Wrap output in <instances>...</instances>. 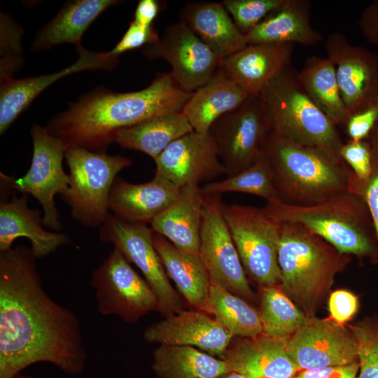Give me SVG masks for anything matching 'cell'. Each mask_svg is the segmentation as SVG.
<instances>
[{
    "label": "cell",
    "mask_w": 378,
    "mask_h": 378,
    "mask_svg": "<svg viewBox=\"0 0 378 378\" xmlns=\"http://www.w3.org/2000/svg\"><path fill=\"white\" fill-rule=\"evenodd\" d=\"M31 248L0 252V378H14L36 363L69 374L85 368L80 324L45 290Z\"/></svg>",
    "instance_id": "1"
},
{
    "label": "cell",
    "mask_w": 378,
    "mask_h": 378,
    "mask_svg": "<svg viewBox=\"0 0 378 378\" xmlns=\"http://www.w3.org/2000/svg\"><path fill=\"white\" fill-rule=\"evenodd\" d=\"M191 95L178 87L169 72L158 74L148 86L135 92L98 87L54 116L46 128L66 149L106 153L118 131L160 115L181 112Z\"/></svg>",
    "instance_id": "2"
},
{
    "label": "cell",
    "mask_w": 378,
    "mask_h": 378,
    "mask_svg": "<svg viewBox=\"0 0 378 378\" xmlns=\"http://www.w3.org/2000/svg\"><path fill=\"white\" fill-rule=\"evenodd\" d=\"M264 155L281 202L310 206L348 190L351 169L323 148L293 141L273 132Z\"/></svg>",
    "instance_id": "3"
},
{
    "label": "cell",
    "mask_w": 378,
    "mask_h": 378,
    "mask_svg": "<svg viewBox=\"0 0 378 378\" xmlns=\"http://www.w3.org/2000/svg\"><path fill=\"white\" fill-rule=\"evenodd\" d=\"M350 260L351 255L340 253L303 226L281 223L278 245L281 275L279 286L309 318L315 316L336 274Z\"/></svg>",
    "instance_id": "4"
},
{
    "label": "cell",
    "mask_w": 378,
    "mask_h": 378,
    "mask_svg": "<svg viewBox=\"0 0 378 378\" xmlns=\"http://www.w3.org/2000/svg\"><path fill=\"white\" fill-rule=\"evenodd\" d=\"M263 208L281 223L303 226L342 253L378 262V244L369 210L349 190L314 205L294 206L276 199L267 201Z\"/></svg>",
    "instance_id": "5"
},
{
    "label": "cell",
    "mask_w": 378,
    "mask_h": 378,
    "mask_svg": "<svg viewBox=\"0 0 378 378\" xmlns=\"http://www.w3.org/2000/svg\"><path fill=\"white\" fill-rule=\"evenodd\" d=\"M259 95L273 132L340 156L344 141L337 126L310 99L298 71L290 64L272 78Z\"/></svg>",
    "instance_id": "6"
},
{
    "label": "cell",
    "mask_w": 378,
    "mask_h": 378,
    "mask_svg": "<svg viewBox=\"0 0 378 378\" xmlns=\"http://www.w3.org/2000/svg\"><path fill=\"white\" fill-rule=\"evenodd\" d=\"M69 185L61 196L73 219L88 227H100L109 212L108 197L118 174L132 164L130 158L95 153L80 147L66 149Z\"/></svg>",
    "instance_id": "7"
},
{
    "label": "cell",
    "mask_w": 378,
    "mask_h": 378,
    "mask_svg": "<svg viewBox=\"0 0 378 378\" xmlns=\"http://www.w3.org/2000/svg\"><path fill=\"white\" fill-rule=\"evenodd\" d=\"M221 211L247 277L259 287L279 285L281 223L263 207L222 202Z\"/></svg>",
    "instance_id": "8"
},
{
    "label": "cell",
    "mask_w": 378,
    "mask_h": 378,
    "mask_svg": "<svg viewBox=\"0 0 378 378\" xmlns=\"http://www.w3.org/2000/svg\"><path fill=\"white\" fill-rule=\"evenodd\" d=\"M30 134L33 154L30 167L22 176L15 178L0 172L1 185L4 188L30 194L43 209L45 227L55 231L62 224L55 204V195H62L69 185V176L62 166L66 148L51 135L46 127L34 123Z\"/></svg>",
    "instance_id": "9"
},
{
    "label": "cell",
    "mask_w": 378,
    "mask_h": 378,
    "mask_svg": "<svg viewBox=\"0 0 378 378\" xmlns=\"http://www.w3.org/2000/svg\"><path fill=\"white\" fill-rule=\"evenodd\" d=\"M272 132L259 94L250 96L212 125L209 133L227 177L249 167L263 155Z\"/></svg>",
    "instance_id": "10"
},
{
    "label": "cell",
    "mask_w": 378,
    "mask_h": 378,
    "mask_svg": "<svg viewBox=\"0 0 378 378\" xmlns=\"http://www.w3.org/2000/svg\"><path fill=\"white\" fill-rule=\"evenodd\" d=\"M97 309L134 324L152 311L158 312V298L145 279L116 248L92 273Z\"/></svg>",
    "instance_id": "11"
},
{
    "label": "cell",
    "mask_w": 378,
    "mask_h": 378,
    "mask_svg": "<svg viewBox=\"0 0 378 378\" xmlns=\"http://www.w3.org/2000/svg\"><path fill=\"white\" fill-rule=\"evenodd\" d=\"M153 234L147 225L127 222L111 213L99 229V239L113 244L140 270L158 298V312L166 317L183 310V304L169 281L155 248Z\"/></svg>",
    "instance_id": "12"
},
{
    "label": "cell",
    "mask_w": 378,
    "mask_h": 378,
    "mask_svg": "<svg viewBox=\"0 0 378 378\" xmlns=\"http://www.w3.org/2000/svg\"><path fill=\"white\" fill-rule=\"evenodd\" d=\"M199 254L210 279L242 298L253 292L221 211L220 195H204Z\"/></svg>",
    "instance_id": "13"
},
{
    "label": "cell",
    "mask_w": 378,
    "mask_h": 378,
    "mask_svg": "<svg viewBox=\"0 0 378 378\" xmlns=\"http://www.w3.org/2000/svg\"><path fill=\"white\" fill-rule=\"evenodd\" d=\"M148 59L167 61L169 72L178 87L192 93L206 84L218 71L220 59L183 22L167 27L158 41L144 47Z\"/></svg>",
    "instance_id": "14"
},
{
    "label": "cell",
    "mask_w": 378,
    "mask_h": 378,
    "mask_svg": "<svg viewBox=\"0 0 378 378\" xmlns=\"http://www.w3.org/2000/svg\"><path fill=\"white\" fill-rule=\"evenodd\" d=\"M333 63L349 116L378 102V55L349 43L342 33H330L325 43Z\"/></svg>",
    "instance_id": "15"
},
{
    "label": "cell",
    "mask_w": 378,
    "mask_h": 378,
    "mask_svg": "<svg viewBox=\"0 0 378 378\" xmlns=\"http://www.w3.org/2000/svg\"><path fill=\"white\" fill-rule=\"evenodd\" d=\"M286 349L299 371L358 361L354 334L329 318H309L287 338Z\"/></svg>",
    "instance_id": "16"
},
{
    "label": "cell",
    "mask_w": 378,
    "mask_h": 378,
    "mask_svg": "<svg viewBox=\"0 0 378 378\" xmlns=\"http://www.w3.org/2000/svg\"><path fill=\"white\" fill-rule=\"evenodd\" d=\"M155 173L179 188L210 181L225 169L209 133L193 131L172 142L154 160Z\"/></svg>",
    "instance_id": "17"
},
{
    "label": "cell",
    "mask_w": 378,
    "mask_h": 378,
    "mask_svg": "<svg viewBox=\"0 0 378 378\" xmlns=\"http://www.w3.org/2000/svg\"><path fill=\"white\" fill-rule=\"evenodd\" d=\"M209 315L183 309L149 326L144 338L148 343L197 347L221 358L234 335Z\"/></svg>",
    "instance_id": "18"
},
{
    "label": "cell",
    "mask_w": 378,
    "mask_h": 378,
    "mask_svg": "<svg viewBox=\"0 0 378 378\" xmlns=\"http://www.w3.org/2000/svg\"><path fill=\"white\" fill-rule=\"evenodd\" d=\"M78 58L65 69L48 75L11 78L1 81L0 88V134H4L17 118L32 101L47 87L56 80L74 73L86 70L113 69L119 62V57L108 52H93L82 46L76 48Z\"/></svg>",
    "instance_id": "19"
},
{
    "label": "cell",
    "mask_w": 378,
    "mask_h": 378,
    "mask_svg": "<svg viewBox=\"0 0 378 378\" xmlns=\"http://www.w3.org/2000/svg\"><path fill=\"white\" fill-rule=\"evenodd\" d=\"M287 338L264 332L233 338L221 358L246 378H293L300 371L288 354Z\"/></svg>",
    "instance_id": "20"
},
{
    "label": "cell",
    "mask_w": 378,
    "mask_h": 378,
    "mask_svg": "<svg viewBox=\"0 0 378 378\" xmlns=\"http://www.w3.org/2000/svg\"><path fill=\"white\" fill-rule=\"evenodd\" d=\"M293 44L247 45L220 59L219 70L251 96L290 64Z\"/></svg>",
    "instance_id": "21"
},
{
    "label": "cell",
    "mask_w": 378,
    "mask_h": 378,
    "mask_svg": "<svg viewBox=\"0 0 378 378\" xmlns=\"http://www.w3.org/2000/svg\"><path fill=\"white\" fill-rule=\"evenodd\" d=\"M180 189L157 173L150 181L137 184L117 176L109 193L108 208L127 222L150 224L174 202Z\"/></svg>",
    "instance_id": "22"
},
{
    "label": "cell",
    "mask_w": 378,
    "mask_h": 378,
    "mask_svg": "<svg viewBox=\"0 0 378 378\" xmlns=\"http://www.w3.org/2000/svg\"><path fill=\"white\" fill-rule=\"evenodd\" d=\"M28 195H13L0 203V252L10 250L18 237H26L36 258H42L59 248L71 244L65 233L45 229L43 217L38 209H29Z\"/></svg>",
    "instance_id": "23"
},
{
    "label": "cell",
    "mask_w": 378,
    "mask_h": 378,
    "mask_svg": "<svg viewBox=\"0 0 378 378\" xmlns=\"http://www.w3.org/2000/svg\"><path fill=\"white\" fill-rule=\"evenodd\" d=\"M204 200L199 186L181 188L174 202L152 221L151 229L178 249L200 255Z\"/></svg>",
    "instance_id": "24"
},
{
    "label": "cell",
    "mask_w": 378,
    "mask_h": 378,
    "mask_svg": "<svg viewBox=\"0 0 378 378\" xmlns=\"http://www.w3.org/2000/svg\"><path fill=\"white\" fill-rule=\"evenodd\" d=\"M311 4L307 0H285L278 10L245 34L247 45L318 44L323 35L311 24Z\"/></svg>",
    "instance_id": "25"
},
{
    "label": "cell",
    "mask_w": 378,
    "mask_h": 378,
    "mask_svg": "<svg viewBox=\"0 0 378 378\" xmlns=\"http://www.w3.org/2000/svg\"><path fill=\"white\" fill-rule=\"evenodd\" d=\"M153 241L165 272L184 299L199 311L213 315L210 277L200 255L184 252L153 232Z\"/></svg>",
    "instance_id": "26"
},
{
    "label": "cell",
    "mask_w": 378,
    "mask_h": 378,
    "mask_svg": "<svg viewBox=\"0 0 378 378\" xmlns=\"http://www.w3.org/2000/svg\"><path fill=\"white\" fill-rule=\"evenodd\" d=\"M180 22L202 39L221 59L247 46L223 4L198 2L183 8Z\"/></svg>",
    "instance_id": "27"
},
{
    "label": "cell",
    "mask_w": 378,
    "mask_h": 378,
    "mask_svg": "<svg viewBox=\"0 0 378 378\" xmlns=\"http://www.w3.org/2000/svg\"><path fill=\"white\" fill-rule=\"evenodd\" d=\"M250 96L218 69L206 84L192 93L181 113L195 132L207 134L220 117L240 106Z\"/></svg>",
    "instance_id": "28"
},
{
    "label": "cell",
    "mask_w": 378,
    "mask_h": 378,
    "mask_svg": "<svg viewBox=\"0 0 378 378\" xmlns=\"http://www.w3.org/2000/svg\"><path fill=\"white\" fill-rule=\"evenodd\" d=\"M116 0H76L65 4L58 14L37 34L31 50L41 51L60 43L82 46L84 32L95 19Z\"/></svg>",
    "instance_id": "29"
},
{
    "label": "cell",
    "mask_w": 378,
    "mask_h": 378,
    "mask_svg": "<svg viewBox=\"0 0 378 378\" xmlns=\"http://www.w3.org/2000/svg\"><path fill=\"white\" fill-rule=\"evenodd\" d=\"M151 368L158 378H218L231 372L224 359L181 345L160 344L153 353Z\"/></svg>",
    "instance_id": "30"
},
{
    "label": "cell",
    "mask_w": 378,
    "mask_h": 378,
    "mask_svg": "<svg viewBox=\"0 0 378 378\" xmlns=\"http://www.w3.org/2000/svg\"><path fill=\"white\" fill-rule=\"evenodd\" d=\"M194 130L181 112L160 115L118 132L115 142L153 160L172 142Z\"/></svg>",
    "instance_id": "31"
},
{
    "label": "cell",
    "mask_w": 378,
    "mask_h": 378,
    "mask_svg": "<svg viewBox=\"0 0 378 378\" xmlns=\"http://www.w3.org/2000/svg\"><path fill=\"white\" fill-rule=\"evenodd\" d=\"M298 75L304 90L315 105L337 127L343 126L349 113L332 61L327 57H309Z\"/></svg>",
    "instance_id": "32"
},
{
    "label": "cell",
    "mask_w": 378,
    "mask_h": 378,
    "mask_svg": "<svg viewBox=\"0 0 378 378\" xmlns=\"http://www.w3.org/2000/svg\"><path fill=\"white\" fill-rule=\"evenodd\" d=\"M209 302L214 318L234 337H251L262 332L260 312L211 279Z\"/></svg>",
    "instance_id": "33"
},
{
    "label": "cell",
    "mask_w": 378,
    "mask_h": 378,
    "mask_svg": "<svg viewBox=\"0 0 378 378\" xmlns=\"http://www.w3.org/2000/svg\"><path fill=\"white\" fill-rule=\"evenodd\" d=\"M260 315L262 332L288 337L309 317L285 294L279 285L260 287Z\"/></svg>",
    "instance_id": "34"
},
{
    "label": "cell",
    "mask_w": 378,
    "mask_h": 378,
    "mask_svg": "<svg viewBox=\"0 0 378 378\" xmlns=\"http://www.w3.org/2000/svg\"><path fill=\"white\" fill-rule=\"evenodd\" d=\"M201 191L204 195L244 192L262 197L266 202L278 199L271 169L264 154L244 170L223 180L206 183Z\"/></svg>",
    "instance_id": "35"
},
{
    "label": "cell",
    "mask_w": 378,
    "mask_h": 378,
    "mask_svg": "<svg viewBox=\"0 0 378 378\" xmlns=\"http://www.w3.org/2000/svg\"><path fill=\"white\" fill-rule=\"evenodd\" d=\"M357 342L356 378H378V323L371 320L349 326Z\"/></svg>",
    "instance_id": "36"
},
{
    "label": "cell",
    "mask_w": 378,
    "mask_h": 378,
    "mask_svg": "<svg viewBox=\"0 0 378 378\" xmlns=\"http://www.w3.org/2000/svg\"><path fill=\"white\" fill-rule=\"evenodd\" d=\"M284 2L285 0H225L222 4L245 35Z\"/></svg>",
    "instance_id": "37"
},
{
    "label": "cell",
    "mask_w": 378,
    "mask_h": 378,
    "mask_svg": "<svg viewBox=\"0 0 378 378\" xmlns=\"http://www.w3.org/2000/svg\"><path fill=\"white\" fill-rule=\"evenodd\" d=\"M1 81L13 78L22 65V29L5 13L1 14Z\"/></svg>",
    "instance_id": "38"
},
{
    "label": "cell",
    "mask_w": 378,
    "mask_h": 378,
    "mask_svg": "<svg viewBox=\"0 0 378 378\" xmlns=\"http://www.w3.org/2000/svg\"><path fill=\"white\" fill-rule=\"evenodd\" d=\"M371 145L372 167L369 176L365 179L360 180L351 171L348 190L358 196L367 206L378 244V144Z\"/></svg>",
    "instance_id": "39"
},
{
    "label": "cell",
    "mask_w": 378,
    "mask_h": 378,
    "mask_svg": "<svg viewBox=\"0 0 378 378\" xmlns=\"http://www.w3.org/2000/svg\"><path fill=\"white\" fill-rule=\"evenodd\" d=\"M340 156L360 180L365 179L372 167V145L368 140L344 142Z\"/></svg>",
    "instance_id": "40"
},
{
    "label": "cell",
    "mask_w": 378,
    "mask_h": 378,
    "mask_svg": "<svg viewBox=\"0 0 378 378\" xmlns=\"http://www.w3.org/2000/svg\"><path fill=\"white\" fill-rule=\"evenodd\" d=\"M160 38L158 31L152 26H144L132 21L120 41L108 51L113 56L152 44Z\"/></svg>",
    "instance_id": "41"
},
{
    "label": "cell",
    "mask_w": 378,
    "mask_h": 378,
    "mask_svg": "<svg viewBox=\"0 0 378 378\" xmlns=\"http://www.w3.org/2000/svg\"><path fill=\"white\" fill-rule=\"evenodd\" d=\"M378 122V102L350 115L344 130L352 141L367 140Z\"/></svg>",
    "instance_id": "42"
},
{
    "label": "cell",
    "mask_w": 378,
    "mask_h": 378,
    "mask_svg": "<svg viewBox=\"0 0 378 378\" xmlns=\"http://www.w3.org/2000/svg\"><path fill=\"white\" fill-rule=\"evenodd\" d=\"M329 318L344 326L350 321L358 309V298L352 292L339 289L329 295L328 301Z\"/></svg>",
    "instance_id": "43"
},
{
    "label": "cell",
    "mask_w": 378,
    "mask_h": 378,
    "mask_svg": "<svg viewBox=\"0 0 378 378\" xmlns=\"http://www.w3.org/2000/svg\"><path fill=\"white\" fill-rule=\"evenodd\" d=\"M358 370V361H356L344 365L302 370L295 378H356Z\"/></svg>",
    "instance_id": "44"
},
{
    "label": "cell",
    "mask_w": 378,
    "mask_h": 378,
    "mask_svg": "<svg viewBox=\"0 0 378 378\" xmlns=\"http://www.w3.org/2000/svg\"><path fill=\"white\" fill-rule=\"evenodd\" d=\"M358 24L363 37L370 43L378 44V0L363 9Z\"/></svg>",
    "instance_id": "45"
},
{
    "label": "cell",
    "mask_w": 378,
    "mask_h": 378,
    "mask_svg": "<svg viewBox=\"0 0 378 378\" xmlns=\"http://www.w3.org/2000/svg\"><path fill=\"white\" fill-rule=\"evenodd\" d=\"M160 10V3L155 0H140L134 11V20L144 26H152Z\"/></svg>",
    "instance_id": "46"
},
{
    "label": "cell",
    "mask_w": 378,
    "mask_h": 378,
    "mask_svg": "<svg viewBox=\"0 0 378 378\" xmlns=\"http://www.w3.org/2000/svg\"><path fill=\"white\" fill-rule=\"evenodd\" d=\"M367 140H368L371 144H378V122Z\"/></svg>",
    "instance_id": "47"
},
{
    "label": "cell",
    "mask_w": 378,
    "mask_h": 378,
    "mask_svg": "<svg viewBox=\"0 0 378 378\" xmlns=\"http://www.w3.org/2000/svg\"><path fill=\"white\" fill-rule=\"evenodd\" d=\"M218 378H246V377L239 373L231 372Z\"/></svg>",
    "instance_id": "48"
},
{
    "label": "cell",
    "mask_w": 378,
    "mask_h": 378,
    "mask_svg": "<svg viewBox=\"0 0 378 378\" xmlns=\"http://www.w3.org/2000/svg\"><path fill=\"white\" fill-rule=\"evenodd\" d=\"M14 378H32V377H30V376L22 375V374H19L17 376H15Z\"/></svg>",
    "instance_id": "49"
}]
</instances>
